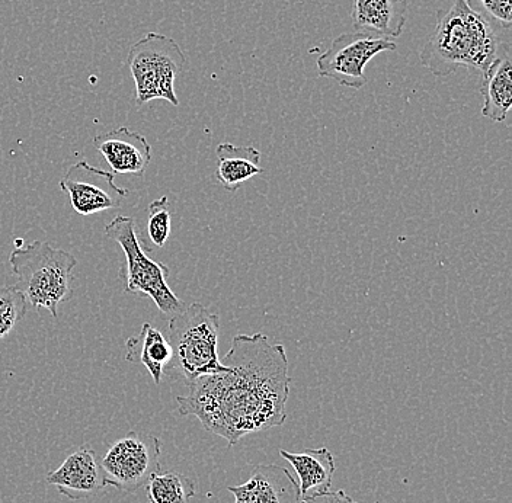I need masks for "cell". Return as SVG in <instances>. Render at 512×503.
I'll return each mask as SVG.
<instances>
[{
  "label": "cell",
  "instance_id": "obj_1",
  "mask_svg": "<svg viewBox=\"0 0 512 503\" xmlns=\"http://www.w3.org/2000/svg\"><path fill=\"white\" fill-rule=\"evenodd\" d=\"M226 373L208 374L176 397L181 415L195 416L206 431L229 447L246 435L284 425L291 378L286 348L264 333L233 338L224 355Z\"/></svg>",
  "mask_w": 512,
  "mask_h": 503
},
{
  "label": "cell",
  "instance_id": "obj_2",
  "mask_svg": "<svg viewBox=\"0 0 512 503\" xmlns=\"http://www.w3.org/2000/svg\"><path fill=\"white\" fill-rule=\"evenodd\" d=\"M511 53L498 28L473 12L466 0H454L450 11L437 12V27L421 53L422 66L447 78L460 67L485 72L498 57Z\"/></svg>",
  "mask_w": 512,
  "mask_h": 503
},
{
  "label": "cell",
  "instance_id": "obj_3",
  "mask_svg": "<svg viewBox=\"0 0 512 503\" xmlns=\"http://www.w3.org/2000/svg\"><path fill=\"white\" fill-rule=\"evenodd\" d=\"M15 285L27 303L37 310L46 309L56 319L60 304L70 300L73 293V269L78 259L63 249H54L43 240L15 249L9 256Z\"/></svg>",
  "mask_w": 512,
  "mask_h": 503
},
{
  "label": "cell",
  "instance_id": "obj_4",
  "mask_svg": "<svg viewBox=\"0 0 512 503\" xmlns=\"http://www.w3.org/2000/svg\"><path fill=\"white\" fill-rule=\"evenodd\" d=\"M172 360L168 367L187 386L208 374L226 373L219 357L220 317L201 303H192L169 320Z\"/></svg>",
  "mask_w": 512,
  "mask_h": 503
},
{
  "label": "cell",
  "instance_id": "obj_5",
  "mask_svg": "<svg viewBox=\"0 0 512 503\" xmlns=\"http://www.w3.org/2000/svg\"><path fill=\"white\" fill-rule=\"evenodd\" d=\"M126 64L136 83L137 104L163 99L178 107L175 80L187 57L174 38L149 32L130 48Z\"/></svg>",
  "mask_w": 512,
  "mask_h": 503
},
{
  "label": "cell",
  "instance_id": "obj_6",
  "mask_svg": "<svg viewBox=\"0 0 512 503\" xmlns=\"http://www.w3.org/2000/svg\"><path fill=\"white\" fill-rule=\"evenodd\" d=\"M105 236L114 240L126 255V293L144 294L155 301L163 315L174 316L185 309L168 284L169 268L146 255L136 235V221L117 216L105 226Z\"/></svg>",
  "mask_w": 512,
  "mask_h": 503
},
{
  "label": "cell",
  "instance_id": "obj_7",
  "mask_svg": "<svg viewBox=\"0 0 512 503\" xmlns=\"http://www.w3.org/2000/svg\"><path fill=\"white\" fill-rule=\"evenodd\" d=\"M396 48L398 44L392 38L366 31L344 32L332 41L325 53L320 54L316 66L320 78L334 79L339 85L358 91L367 85L368 62Z\"/></svg>",
  "mask_w": 512,
  "mask_h": 503
},
{
  "label": "cell",
  "instance_id": "obj_8",
  "mask_svg": "<svg viewBox=\"0 0 512 503\" xmlns=\"http://www.w3.org/2000/svg\"><path fill=\"white\" fill-rule=\"evenodd\" d=\"M105 482L124 495L137 492L160 470V441L153 434L128 432L101 458Z\"/></svg>",
  "mask_w": 512,
  "mask_h": 503
},
{
  "label": "cell",
  "instance_id": "obj_9",
  "mask_svg": "<svg viewBox=\"0 0 512 503\" xmlns=\"http://www.w3.org/2000/svg\"><path fill=\"white\" fill-rule=\"evenodd\" d=\"M114 181V173L102 171L82 160L70 166L60 181V188L69 195L73 210L80 216L88 217L123 207L130 191L117 187Z\"/></svg>",
  "mask_w": 512,
  "mask_h": 503
},
{
  "label": "cell",
  "instance_id": "obj_10",
  "mask_svg": "<svg viewBox=\"0 0 512 503\" xmlns=\"http://www.w3.org/2000/svg\"><path fill=\"white\" fill-rule=\"evenodd\" d=\"M46 482L70 501L89 499L108 486L101 461L88 447H80L69 454L59 469L48 473Z\"/></svg>",
  "mask_w": 512,
  "mask_h": 503
},
{
  "label": "cell",
  "instance_id": "obj_11",
  "mask_svg": "<svg viewBox=\"0 0 512 503\" xmlns=\"http://www.w3.org/2000/svg\"><path fill=\"white\" fill-rule=\"evenodd\" d=\"M235 503H300L297 480L286 467L277 464H259L248 482L227 488Z\"/></svg>",
  "mask_w": 512,
  "mask_h": 503
},
{
  "label": "cell",
  "instance_id": "obj_12",
  "mask_svg": "<svg viewBox=\"0 0 512 503\" xmlns=\"http://www.w3.org/2000/svg\"><path fill=\"white\" fill-rule=\"evenodd\" d=\"M94 146L107 160L114 175L143 176L152 160V147L146 137L127 127L96 136Z\"/></svg>",
  "mask_w": 512,
  "mask_h": 503
},
{
  "label": "cell",
  "instance_id": "obj_13",
  "mask_svg": "<svg viewBox=\"0 0 512 503\" xmlns=\"http://www.w3.org/2000/svg\"><path fill=\"white\" fill-rule=\"evenodd\" d=\"M409 5L411 0H352V25L395 40L405 30Z\"/></svg>",
  "mask_w": 512,
  "mask_h": 503
},
{
  "label": "cell",
  "instance_id": "obj_14",
  "mask_svg": "<svg viewBox=\"0 0 512 503\" xmlns=\"http://www.w3.org/2000/svg\"><path fill=\"white\" fill-rule=\"evenodd\" d=\"M280 456L294 467L299 476L302 501L331 490L336 464L334 454L328 448L306 450L303 453L280 450Z\"/></svg>",
  "mask_w": 512,
  "mask_h": 503
},
{
  "label": "cell",
  "instance_id": "obj_15",
  "mask_svg": "<svg viewBox=\"0 0 512 503\" xmlns=\"http://www.w3.org/2000/svg\"><path fill=\"white\" fill-rule=\"evenodd\" d=\"M480 94L483 96V117L494 123H505L512 105L511 53L498 57L482 73Z\"/></svg>",
  "mask_w": 512,
  "mask_h": 503
},
{
  "label": "cell",
  "instance_id": "obj_16",
  "mask_svg": "<svg viewBox=\"0 0 512 503\" xmlns=\"http://www.w3.org/2000/svg\"><path fill=\"white\" fill-rule=\"evenodd\" d=\"M216 156V178L227 191H238L249 179L264 172L261 152L255 147L222 143L217 147Z\"/></svg>",
  "mask_w": 512,
  "mask_h": 503
},
{
  "label": "cell",
  "instance_id": "obj_17",
  "mask_svg": "<svg viewBox=\"0 0 512 503\" xmlns=\"http://www.w3.org/2000/svg\"><path fill=\"white\" fill-rule=\"evenodd\" d=\"M127 361H140L149 371L155 384L162 381L165 368L172 360V348L168 339L150 323H144L139 336L127 341Z\"/></svg>",
  "mask_w": 512,
  "mask_h": 503
},
{
  "label": "cell",
  "instance_id": "obj_18",
  "mask_svg": "<svg viewBox=\"0 0 512 503\" xmlns=\"http://www.w3.org/2000/svg\"><path fill=\"white\" fill-rule=\"evenodd\" d=\"M146 488L150 503H190L197 493L190 477L162 470L150 477Z\"/></svg>",
  "mask_w": 512,
  "mask_h": 503
},
{
  "label": "cell",
  "instance_id": "obj_19",
  "mask_svg": "<svg viewBox=\"0 0 512 503\" xmlns=\"http://www.w3.org/2000/svg\"><path fill=\"white\" fill-rule=\"evenodd\" d=\"M27 307L24 294L15 285L0 288V339L8 336L24 320Z\"/></svg>",
  "mask_w": 512,
  "mask_h": 503
},
{
  "label": "cell",
  "instance_id": "obj_20",
  "mask_svg": "<svg viewBox=\"0 0 512 503\" xmlns=\"http://www.w3.org/2000/svg\"><path fill=\"white\" fill-rule=\"evenodd\" d=\"M147 235L153 245L163 248L171 236V213H169V200L166 195L152 201L147 208Z\"/></svg>",
  "mask_w": 512,
  "mask_h": 503
},
{
  "label": "cell",
  "instance_id": "obj_21",
  "mask_svg": "<svg viewBox=\"0 0 512 503\" xmlns=\"http://www.w3.org/2000/svg\"><path fill=\"white\" fill-rule=\"evenodd\" d=\"M473 12L485 18L499 31L511 30L512 0H466Z\"/></svg>",
  "mask_w": 512,
  "mask_h": 503
},
{
  "label": "cell",
  "instance_id": "obj_22",
  "mask_svg": "<svg viewBox=\"0 0 512 503\" xmlns=\"http://www.w3.org/2000/svg\"><path fill=\"white\" fill-rule=\"evenodd\" d=\"M300 503H357L344 490H335V492L320 493L312 498L303 499Z\"/></svg>",
  "mask_w": 512,
  "mask_h": 503
}]
</instances>
